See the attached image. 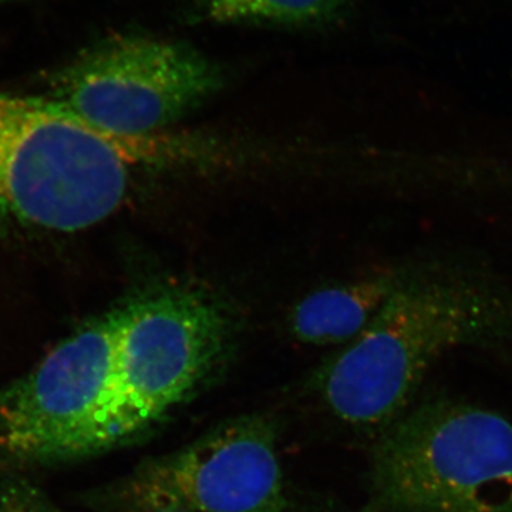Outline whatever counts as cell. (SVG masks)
<instances>
[{"label":"cell","mask_w":512,"mask_h":512,"mask_svg":"<svg viewBox=\"0 0 512 512\" xmlns=\"http://www.w3.org/2000/svg\"><path fill=\"white\" fill-rule=\"evenodd\" d=\"M221 157L212 137L168 130L114 138L46 97L0 92V231L92 228L123 207L137 178L215 168Z\"/></svg>","instance_id":"1"},{"label":"cell","mask_w":512,"mask_h":512,"mask_svg":"<svg viewBox=\"0 0 512 512\" xmlns=\"http://www.w3.org/2000/svg\"><path fill=\"white\" fill-rule=\"evenodd\" d=\"M511 338L510 286L474 269L421 262L369 325L316 373L315 387L343 423L387 427L444 353Z\"/></svg>","instance_id":"2"},{"label":"cell","mask_w":512,"mask_h":512,"mask_svg":"<svg viewBox=\"0 0 512 512\" xmlns=\"http://www.w3.org/2000/svg\"><path fill=\"white\" fill-rule=\"evenodd\" d=\"M370 490L387 512H512V424L473 404L421 403L377 440Z\"/></svg>","instance_id":"3"},{"label":"cell","mask_w":512,"mask_h":512,"mask_svg":"<svg viewBox=\"0 0 512 512\" xmlns=\"http://www.w3.org/2000/svg\"><path fill=\"white\" fill-rule=\"evenodd\" d=\"M121 309L107 450L136 441L192 399L232 342L227 309L195 289H156Z\"/></svg>","instance_id":"4"},{"label":"cell","mask_w":512,"mask_h":512,"mask_svg":"<svg viewBox=\"0 0 512 512\" xmlns=\"http://www.w3.org/2000/svg\"><path fill=\"white\" fill-rule=\"evenodd\" d=\"M278 424L265 414L225 421L187 446L146 458L80 495L92 512H286Z\"/></svg>","instance_id":"5"},{"label":"cell","mask_w":512,"mask_h":512,"mask_svg":"<svg viewBox=\"0 0 512 512\" xmlns=\"http://www.w3.org/2000/svg\"><path fill=\"white\" fill-rule=\"evenodd\" d=\"M224 73L194 47L117 35L80 53L57 72L46 99L114 138L171 130L224 86Z\"/></svg>","instance_id":"6"},{"label":"cell","mask_w":512,"mask_h":512,"mask_svg":"<svg viewBox=\"0 0 512 512\" xmlns=\"http://www.w3.org/2000/svg\"><path fill=\"white\" fill-rule=\"evenodd\" d=\"M123 309L84 325L0 390V464L28 466L107 450Z\"/></svg>","instance_id":"7"},{"label":"cell","mask_w":512,"mask_h":512,"mask_svg":"<svg viewBox=\"0 0 512 512\" xmlns=\"http://www.w3.org/2000/svg\"><path fill=\"white\" fill-rule=\"evenodd\" d=\"M414 266L389 269L311 293L293 308L289 318L292 335L316 346L352 342L406 282Z\"/></svg>","instance_id":"8"},{"label":"cell","mask_w":512,"mask_h":512,"mask_svg":"<svg viewBox=\"0 0 512 512\" xmlns=\"http://www.w3.org/2000/svg\"><path fill=\"white\" fill-rule=\"evenodd\" d=\"M350 0H195L205 18L218 23L311 26L342 16Z\"/></svg>","instance_id":"9"},{"label":"cell","mask_w":512,"mask_h":512,"mask_svg":"<svg viewBox=\"0 0 512 512\" xmlns=\"http://www.w3.org/2000/svg\"><path fill=\"white\" fill-rule=\"evenodd\" d=\"M0 512H66L32 481L10 476L0 480Z\"/></svg>","instance_id":"10"}]
</instances>
